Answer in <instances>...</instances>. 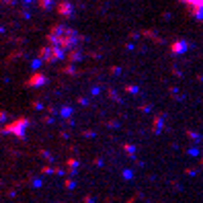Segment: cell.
I'll return each instance as SVG.
<instances>
[{
	"label": "cell",
	"instance_id": "1",
	"mask_svg": "<svg viewBox=\"0 0 203 203\" xmlns=\"http://www.w3.org/2000/svg\"><path fill=\"white\" fill-rule=\"evenodd\" d=\"M183 2H187L191 8L195 10H203V0H183Z\"/></svg>",
	"mask_w": 203,
	"mask_h": 203
}]
</instances>
